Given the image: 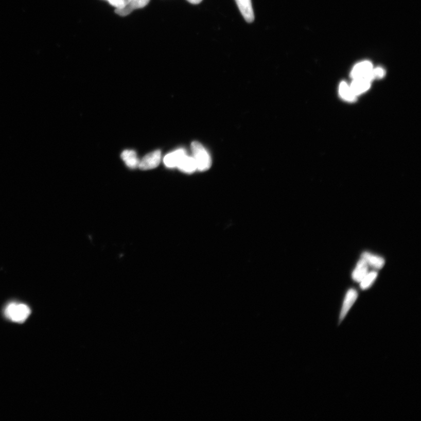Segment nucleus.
Masks as SVG:
<instances>
[{
  "label": "nucleus",
  "instance_id": "obj_1",
  "mask_svg": "<svg viewBox=\"0 0 421 421\" xmlns=\"http://www.w3.org/2000/svg\"><path fill=\"white\" fill-rule=\"evenodd\" d=\"M191 149L197 169L202 171L209 169L212 166V160L207 150L198 142L192 143Z\"/></svg>",
  "mask_w": 421,
  "mask_h": 421
},
{
  "label": "nucleus",
  "instance_id": "obj_3",
  "mask_svg": "<svg viewBox=\"0 0 421 421\" xmlns=\"http://www.w3.org/2000/svg\"><path fill=\"white\" fill-rule=\"evenodd\" d=\"M373 67L370 62L364 61L359 63L354 67L351 72L353 79H364L369 81L375 80L373 75Z\"/></svg>",
  "mask_w": 421,
  "mask_h": 421
},
{
  "label": "nucleus",
  "instance_id": "obj_2",
  "mask_svg": "<svg viewBox=\"0 0 421 421\" xmlns=\"http://www.w3.org/2000/svg\"><path fill=\"white\" fill-rule=\"evenodd\" d=\"M31 313L29 308L23 304L13 303L8 305L5 314L8 319L12 321L23 323Z\"/></svg>",
  "mask_w": 421,
  "mask_h": 421
},
{
  "label": "nucleus",
  "instance_id": "obj_18",
  "mask_svg": "<svg viewBox=\"0 0 421 421\" xmlns=\"http://www.w3.org/2000/svg\"><path fill=\"white\" fill-rule=\"evenodd\" d=\"M187 1L192 4H199L203 1V0H187Z\"/></svg>",
  "mask_w": 421,
  "mask_h": 421
},
{
  "label": "nucleus",
  "instance_id": "obj_7",
  "mask_svg": "<svg viewBox=\"0 0 421 421\" xmlns=\"http://www.w3.org/2000/svg\"><path fill=\"white\" fill-rule=\"evenodd\" d=\"M186 155H187L186 152L184 149H179L167 154L164 158L165 165L169 168L177 167L180 161Z\"/></svg>",
  "mask_w": 421,
  "mask_h": 421
},
{
  "label": "nucleus",
  "instance_id": "obj_16",
  "mask_svg": "<svg viewBox=\"0 0 421 421\" xmlns=\"http://www.w3.org/2000/svg\"><path fill=\"white\" fill-rule=\"evenodd\" d=\"M112 6L116 8V10L121 9L126 7L130 0H107Z\"/></svg>",
  "mask_w": 421,
  "mask_h": 421
},
{
  "label": "nucleus",
  "instance_id": "obj_8",
  "mask_svg": "<svg viewBox=\"0 0 421 421\" xmlns=\"http://www.w3.org/2000/svg\"><path fill=\"white\" fill-rule=\"evenodd\" d=\"M358 296V292L354 289H350L347 291L340 314V322L345 319L348 312L357 300Z\"/></svg>",
  "mask_w": 421,
  "mask_h": 421
},
{
  "label": "nucleus",
  "instance_id": "obj_5",
  "mask_svg": "<svg viewBox=\"0 0 421 421\" xmlns=\"http://www.w3.org/2000/svg\"><path fill=\"white\" fill-rule=\"evenodd\" d=\"M239 10L244 20L248 23H252L255 20L252 0H235Z\"/></svg>",
  "mask_w": 421,
  "mask_h": 421
},
{
  "label": "nucleus",
  "instance_id": "obj_6",
  "mask_svg": "<svg viewBox=\"0 0 421 421\" xmlns=\"http://www.w3.org/2000/svg\"><path fill=\"white\" fill-rule=\"evenodd\" d=\"M150 0H130L126 7L121 9L116 10L115 12L119 15L127 16L135 10L140 9V8L147 6Z\"/></svg>",
  "mask_w": 421,
  "mask_h": 421
},
{
  "label": "nucleus",
  "instance_id": "obj_11",
  "mask_svg": "<svg viewBox=\"0 0 421 421\" xmlns=\"http://www.w3.org/2000/svg\"><path fill=\"white\" fill-rule=\"evenodd\" d=\"M367 273L368 265L366 261L362 258L359 261L353 273H352V278L355 282L360 283Z\"/></svg>",
  "mask_w": 421,
  "mask_h": 421
},
{
  "label": "nucleus",
  "instance_id": "obj_17",
  "mask_svg": "<svg viewBox=\"0 0 421 421\" xmlns=\"http://www.w3.org/2000/svg\"><path fill=\"white\" fill-rule=\"evenodd\" d=\"M373 75L375 79L383 78L385 75L384 70L381 67L373 68Z\"/></svg>",
  "mask_w": 421,
  "mask_h": 421
},
{
  "label": "nucleus",
  "instance_id": "obj_13",
  "mask_svg": "<svg viewBox=\"0 0 421 421\" xmlns=\"http://www.w3.org/2000/svg\"><path fill=\"white\" fill-rule=\"evenodd\" d=\"M362 258L366 261L368 265L378 269L383 268L385 263L384 260L382 257L372 255L368 252L363 253Z\"/></svg>",
  "mask_w": 421,
  "mask_h": 421
},
{
  "label": "nucleus",
  "instance_id": "obj_15",
  "mask_svg": "<svg viewBox=\"0 0 421 421\" xmlns=\"http://www.w3.org/2000/svg\"><path fill=\"white\" fill-rule=\"evenodd\" d=\"M377 276V273L376 272H372L367 273L362 279L360 283L361 289L363 290H366L369 289L372 285L374 282L376 280Z\"/></svg>",
  "mask_w": 421,
  "mask_h": 421
},
{
  "label": "nucleus",
  "instance_id": "obj_12",
  "mask_svg": "<svg viewBox=\"0 0 421 421\" xmlns=\"http://www.w3.org/2000/svg\"><path fill=\"white\" fill-rule=\"evenodd\" d=\"M121 157L122 160L130 168L135 169L136 167H138L139 161L134 150H125L121 154Z\"/></svg>",
  "mask_w": 421,
  "mask_h": 421
},
{
  "label": "nucleus",
  "instance_id": "obj_9",
  "mask_svg": "<svg viewBox=\"0 0 421 421\" xmlns=\"http://www.w3.org/2000/svg\"><path fill=\"white\" fill-rule=\"evenodd\" d=\"M371 81L364 79H354L350 85L352 91L357 96L370 89Z\"/></svg>",
  "mask_w": 421,
  "mask_h": 421
},
{
  "label": "nucleus",
  "instance_id": "obj_14",
  "mask_svg": "<svg viewBox=\"0 0 421 421\" xmlns=\"http://www.w3.org/2000/svg\"><path fill=\"white\" fill-rule=\"evenodd\" d=\"M339 93L343 100L347 101L353 102L356 100V96L352 91L350 87L345 81H343L339 87Z\"/></svg>",
  "mask_w": 421,
  "mask_h": 421
},
{
  "label": "nucleus",
  "instance_id": "obj_4",
  "mask_svg": "<svg viewBox=\"0 0 421 421\" xmlns=\"http://www.w3.org/2000/svg\"><path fill=\"white\" fill-rule=\"evenodd\" d=\"M161 160L160 150H156L146 155L139 163V168L147 170L156 168L160 165Z\"/></svg>",
  "mask_w": 421,
  "mask_h": 421
},
{
  "label": "nucleus",
  "instance_id": "obj_10",
  "mask_svg": "<svg viewBox=\"0 0 421 421\" xmlns=\"http://www.w3.org/2000/svg\"><path fill=\"white\" fill-rule=\"evenodd\" d=\"M179 170L183 172L186 173H191L195 172L197 169L196 163L194 158L186 155L179 163L178 167Z\"/></svg>",
  "mask_w": 421,
  "mask_h": 421
}]
</instances>
